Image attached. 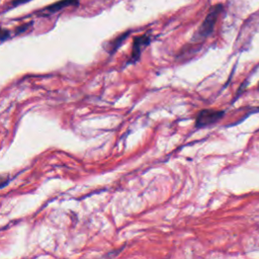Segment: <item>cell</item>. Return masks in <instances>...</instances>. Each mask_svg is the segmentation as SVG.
I'll use <instances>...</instances> for the list:
<instances>
[{"mask_svg":"<svg viewBox=\"0 0 259 259\" xmlns=\"http://www.w3.org/2000/svg\"><path fill=\"white\" fill-rule=\"evenodd\" d=\"M80 4V0H59L56 1L46 7H44L42 9H40L39 11H37V13L39 15H51L54 13L59 12L60 10H63L67 7H71V6H79Z\"/></svg>","mask_w":259,"mask_h":259,"instance_id":"3","label":"cell"},{"mask_svg":"<svg viewBox=\"0 0 259 259\" xmlns=\"http://www.w3.org/2000/svg\"><path fill=\"white\" fill-rule=\"evenodd\" d=\"M150 41H151V37L147 34L139 35L135 37L134 45H133V54H132V57L134 60L139 59L143 48L147 47L150 44Z\"/></svg>","mask_w":259,"mask_h":259,"instance_id":"4","label":"cell"},{"mask_svg":"<svg viewBox=\"0 0 259 259\" xmlns=\"http://www.w3.org/2000/svg\"><path fill=\"white\" fill-rule=\"evenodd\" d=\"M9 36H10L9 30H7L6 28H3L2 26H0V40H5Z\"/></svg>","mask_w":259,"mask_h":259,"instance_id":"6","label":"cell"},{"mask_svg":"<svg viewBox=\"0 0 259 259\" xmlns=\"http://www.w3.org/2000/svg\"><path fill=\"white\" fill-rule=\"evenodd\" d=\"M225 114L224 110L214 109H202L200 110L195 118V127L200 128L219 121Z\"/></svg>","mask_w":259,"mask_h":259,"instance_id":"2","label":"cell"},{"mask_svg":"<svg viewBox=\"0 0 259 259\" xmlns=\"http://www.w3.org/2000/svg\"><path fill=\"white\" fill-rule=\"evenodd\" d=\"M128 34H130V31H126V32H124V33H122V34L118 35L117 37H115V38L110 42L111 51H115V50L120 46V44L122 42V40H123L124 38H126V37H127V35H128Z\"/></svg>","mask_w":259,"mask_h":259,"instance_id":"5","label":"cell"},{"mask_svg":"<svg viewBox=\"0 0 259 259\" xmlns=\"http://www.w3.org/2000/svg\"><path fill=\"white\" fill-rule=\"evenodd\" d=\"M222 10H223L222 4H215L209 9V12L205 16L204 20L202 21V23L200 24V26L194 33L193 38H192L193 40H195V41L203 40L212 32L213 27L217 22V19H218L220 13L222 12Z\"/></svg>","mask_w":259,"mask_h":259,"instance_id":"1","label":"cell"},{"mask_svg":"<svg viewBox=\"0 0 259 259\" xmlns=\"http://www.w3.org/2000/svg\"><path fill=\"white\" fill-rule=\"evenodd\" d=\"M8 182H9V177H8V175H6V174H1V175H0V188L3 187V186H5Z\"/></svg>","mask_w":259,"mask_h":259,"instance_id":"7","label":"cell"},{"mask_svg":"<svg viewBox=\"0 0 259 259\" xmlns=\"http://www.w3.org/2000/svg\"><path fill=\"white\" fill-rule=\"evenodd\" d=\"M28 1H31V0H12L10 2V7H15V6H18V5H22Z\"/></svg>","mask_w":259,"mask_h":259,"instance_id":"8","label":"cell"}]
</instances>
